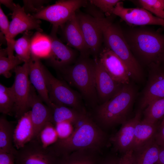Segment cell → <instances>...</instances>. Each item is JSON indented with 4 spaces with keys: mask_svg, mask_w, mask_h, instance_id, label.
<instances>
[{
    "mask_svg": "<svg viewBox=\"0 0 164 164\" xmlns=\"http://www.w3.org/2000/svg\"><path fill=\"white\" fill-rule=\"evenodd\" d=\"M15 80L10 87L15 100L13 111L15 118L19 119L30 108L29 98L31 84L29 75L28 63L18 66L14 70Z\"/></svg>",
    "mask_w": 164,
    "mask_h": 164,
    "instance_id": "obj_8",
    "label": "cell"
},
{
    "mask_svg": "<svg viewBox=\"0 0 164 164\" xmlns=\"http://www.w3.org/2000/svg\"><path fill=\"white\" fill-rule=\"evenodd\" d=\"M98 58L111 77L122 84L130 83L128 69L122 60L113 51L104 47L102 48Z\"/></svg>",
    "mask_w": 164,
    "mask_h": 164,
    "instance_id": "obj_17",
    "label": "cell"
},
{
    "mask_svg": "<svg viewBox=\"0 0 164 164\" xmlns=\"http://www.w3.org/2000/svg\"><path fill=\"white\" fill-rule=\"evenodd\" d=\"M95 17L102 32L105 47L110 49L122 60L128 69L130 78L136 82H142L144 74L142 67L132 53L122 29L103 16Z\"/></svg>",
    "mask_w": 164,
    "mask_h": 164,
    "instance_id": "obj_5",
    "label": "cell"
},
{
    "mask_svg": "<svg viewBox=\"0 0 164 164\" xmlns=\"http://www.w3.org/2000/svg\"><path fill=\"white\" fill-rule=\"evenodd\" d=\"M33 34L31 31H26L15 41L14 49L16 56L24 63L29 62L31 58L30 43Z\"/></svg>",
    "mask_w": 164,
    "mask_h": 164,
    "instance_id": "obj_28",
    "label": "cell"
},
{
    "mask_svg": "<svg viewBox=\"0 0 164 164\" xmlns=\"http://www.w3.org/2000/svg\"><path fill=\"white\" fill-rule=\"evenodd\" d=\"M44 74L49 98L52 103L87 113L79 93L73 89L65 81L55 77L45 67Z\"/></svg>",
    "mask_w": 164,
    "mask_h": 164,
    "instance_id": "obj_6",
    "label": "cell"
},
{
    "mask_svg": "<svg viewBox=\"0 0 164 164\" xmlns=\"http://www.w3.org/2000/svg\"><path fill=\"white\" fill-rule=\"evenodd\" d=\"M132 153V150H131L118 157L117 164H134Z\"/></svg>",
    "mask_w": 164,
    "mask_h": 164,
    "instance_id": "obj_39",
    "label": "cell"
},
{
    "mask_svg": "<svg viewBox=\"0 0 164 164\" xmlns=\"http://www.w3.org/2000/svg\"><path fill=\"white\" fill-rule=\"evenodd\" d=\"M59 158L51 146L44 148L35 138L17 150L15 162V164H58Z\"/></svg>",
    "mask_w": 164,
    "mask_h": 164,
    "instance_id": "obj_9",
    "label": "cell"
},
{
    "mask_svg": "<svg viewBox=\"0 0 164 164\" xmlns=\"http://www.w3.org/2000/svg\"><path fill=\"white\" fill-rule=\"evenodd\" d=\"M159 152V146L154 138L139 148L132 150L133 163L157 164Z\"/></svg>",
    "mask_w": 164,
    "mask_h": 164,
    "instance_id": "obj_22",
    "label": "cell"
},
{
    "mask_svg": "<svg viewBox=\"0 0 164 164\" xmlns=\"http://www.w3.org/2000/svg\"><path fill=\"white\" fill-rule=\"evenodd\" d=\"M164 125V117L163 118V119L161 122V124L160 125V126H161Z\"/></svg>",
    "mask_w": 164,
    "mask_h": 164,
    "instance_id": "obj_44",
    "label": "cell"
},
{
    "mask_svg": "<svg viewBox=\"0 0 164 164\" xmlns=\"http://www.w3.org/2000/svg\"><path fill=\"white\" fill-rule=\"evenodd\" d=\"M59 139H63L69 136L74 129L73 125L68 122H63L55 125Z\"/></svg>",
    "mask_w": 164,
    "mask_h": 164,
    "instance_id": "obj_35",
    "label": "cell"
},
{
    "mask_svg": "<svg viewBox=\"0 0 164 164\" xmlns=\"http://www.w3.org/2000/svg\"><path fill=\"white\" fill-rule=\"evenodd\" d=\"M36 91L31 84L29 104L31 109V119L34 129V139L46 123L48 122L53 123L52 109L43 103L44 102L36 94Z\"/></svg>",
    "mask_w": 164,
    "mask_h": 164,
    "instance_id": "obj_18",
    "label": "cell"
},
{
    "mask_svg": "<svg viewBox=\"0 0 164 164\" xmlns=\"http://www.w3.org/2000/svg\"><path fill=\"white\" fill-rule=\"evenodd\" d=\"M48 0H23L24 5L23 6L26 12H33L35 13L44 7L43 5L47 3Z\"/></svg>",
    "mask_w": 164,
    "mask_h": 164,
    "instance_id": "obj_36",
    "label": "cell"
},
{
    "mask_svg": "<svg viewBox=\"0 0 164 164\" xmlns=\"http://www.w3.org/2000/svg\"><path fill=\"white\" fill-rule=\"evenodd\" d=\"M23 62L16 55L13 57L0 55V74L6 78L11 76V71Z\"/></svg>",
    "mask_w": 164,
    "mask_h": 164,
    "instance_id": "obj_32",
    "label": "cell"
},
{
    "mask_svg": "<svg viewBox=\"0 0 164 164\" xmlns=\"http://www.w3.org/2000/svg\"><path fill=\"white\" fill-rule=\"evenodd\" d=\"M160 65L152 63L148 66V78L139 104L141 111L153 101L164 97V70Z\"/></svg>",
    "mask_w": 164,
    "mask_h": 164,
    "instance_id": "obj_10",
    "label": "cell"
},
{
    "mask_svg": "<svg viewBox=\"0 0 164 164\" xmlns=\"http://www.w3.org/2000/svg\"><path fill=\"white\" fill-rule=\"evenodd\" d=\"M118 157L115 154H111L102 157L98 164H117Z\"/></svg>",
    "mask_w": 164,
    "mask_h": 164,
    "instance_id": "obj_40",
    "label": "cell"
},
{
    "mask_svg": "<svg viewBox=\"0 0 164 164\" xmlns=\"http://www.w3.org/2000/svg\"><path fill=\"white\" fill-rule=\"evenodd\" d=\"M35 138L44 148L54 144L59 139L55 125L51 122H47L42 127Z\"/></svg>",
    "mask_w": 164,
    "mask_h": 164,
    "instance_id": "obj_30",
    "label": "cell"
},
{
    "mask_svg": "<svg viewBox=\"0 0 164 164\" xmlns=\"http://www.w3.org/2000/svg\"><path fill=\"white\" fill-rule=\"evenodd\" d=\"M142 8L164 19V0H138L136 1Z\"/></svg>",
    "mask_w": 164,
    "mask_h": 164,
    "instance_id": "obj_33",
    "label": "cell"
},
{
    "mask_svg": "<svg viewBox=\"0 0 164 164\" xmlns=\"http://www.w3.org/2000/svg\"><path fill=\"white\" fill-rule=\"evenodd\" d=\"M0 164H15V155L10 153L0 152Z\"/></svg>",
    "mask_w": 164,
    "mask_h": 164,
    "instance_id": "obj_38",
    "label": "cell"
},
{
    "mask_svg": "<svg viewBox=\"0 0 164 164\" xmlns=\"http://www.w3.org/2000/svg\"><path fill=\"white\" fill-rule=\"evenodd\" d=\"M87 4L86 0H59L54 4L44 7L32 15L35 19L47 21L53 26L59 28L68 20L78 9Z\"/></svg>",
    "mask_w": 164,
    "mask_h": 164,
    "instance_id": "obj_7",
    "label": "cell"
},
{
    "mask_svg": "<svg viewBox=\"0 0 164 164\" xmlns=\"http://www.w3.org/2000/svg\"><path fill=\"white\" fill-rule=\"evenodd\" d=\"M112 14L119 16L128 25L141 26L154 25L164 27V19L154 16L142 8H125L121 1L114 7Z\"/></svg>",
    "mask_w": 164,
    "mask_h": 164,
    "instance_id": "obj_14",
    "label": "cell"
},
{
    "mask_svg": "<svg viewBox=\"0 0 164 164\" xmlns=\"http://www.w3.org/2000/svg\"><path fill=\"white\" fill-rule=\"evenodd\" d=\"M15 104L14 97L10 87L0 84V112L9 114L13 109Z\"/></svg>",
    "mask_w": 164,
    "mask_h": 164,
    "instance_id": "obj_31",
    "label": "cell"
},
{
    "mask_svg": "<svg viewBox=\"0 0 164 164\" xmlns=\"http://www.w3.org/2000/svg\"><path fill=\"white\" fill-rule=\"evenodd\" d=\"M155 140L160 146H164V125L160 126L155 137Z\"/></svg>",
    "mask_w": 164,
    "mask_h": 164,
    "instance_id": "obj_41",
    "label": "cell"
},
{
    "mask_svg": "<svg viewBox=\"0 0 164 164\" xmlns=\"http://www.w3.org/2000/svg\"><path fill=\"white\" fill-rule=\"evenodd\" d=\"M0 2L12 11L14 9L16 5V4L12 0H0Z\"/></svg>",
    "mask_w": 164,
    "mask_h": 164,
    "instance_id": "obj_42",
    "label": "cell"
},
{
    "mask_svg": "<svg viewBox=\"0 0 164 164\" xmlns=\"http://www.w3.org/2000/svg\"><path fill=\"white\" fill-rule=\"evenodd\" d=\"M94 59L95 83L99 105L107 101L115 96L124 84L116 82L111 77L98 58Z\"/></svg>",
    "mask_w": 164,
    "mask_h": 164,
    "instance_id": "obj_15",
    "label": "cell"
},
{
    "mask_svg": "<svg viewBox=\"0 0 164 164\" xmlns=\"http://www.w3.org/2000/svg\"><path fill=\"white\" fill-rule=\"evenodd\" d=\"M158 130V126L156 123L141 120L135 127L131 150H135L154 139Z\"/></svg>",
    "mask_w": 164,
    "mask_h": 164,
    "instance_id": "obj_25",
    "label": "cell"
},
{
    "mask_svg": "<svg viewBox=\"0 0 164 164\" xmlns=\"http://www.w3.org/2000/svg\"><path fill=\"white\" fill-rule=\"evenodd\" d=\"M51 50V40L50 35L37 31L32 36L30 43L31 58L48 59Z\"/></svg>",
    "mask_w": 164,
    "mask_h": 164,
    "instance_id": "obj_24",
    "label": "cell"
},
{
    "mask_svg": "<svg viewBox=\"0 0 164 164\" xmlns=\"http://www.w3.org/2000/svg\"><path fill=\"white\" fill-rule=\"evenodd\" d=\"M10 23L1 6H0V29L1 32L5 36L6 40L9 35Z\"/></svg>",
    "mask_w": 164,
    "mask_h": 164,
    "instance_id": "obj_37",
    "label": "cell"
},
{
    "mask_svg": "<svg viewBox=\"0 0 164 164\" xmlns=\"http://www.w3.org/2000/svg\"><path fill=\"white\" fill-rule=\"evenodd\" d=\"M144 118L142 120L146 122L155 124L164 117V97L151 102L144 109Z\"/></svg>",
    "mask_w": 164,
    "mask_h": 164,
    "instance_id": "obj_29",
    "label": "cell"
},
{
    "mask_svg": "<svg viewBox=\"0 0 164 164\" xmlns=\"http://www.w3.org/2000/svg\"><path fill=\"white\" fill-rule=\"evenodd\" d=\"M59 28L53 26L49 35L51 40V50L47 59L53 67L59 71L73 63L77 60L78 51L65 45L57 36Z\"/></svg>",
    "mask_w": 164,
    "mask_h": 164,
    "instance_id": "obj_13",
    "label": "cell"
},
{
    "mask_svg": "<svg viewBox=\"0 0 164 164\" xmlns=\"http://www.w3.org/2000/svg\"><path fill=\"white\" fill-rule=\"evenodd\" d=\"M15 127L4 116L0 118V152L16 154L17 150L13 144Z\"/></svg>",
    "mask_w": 164,
    "mask_h": 164,
    "instance_id": "obj_26",
    "label": "cell"
},
{
    "mask_svg": "<svg viewBox=\"0 0 164 164\" xmlns=\"http://www.w3.org/2000/svg\"><path fill=\"white\" fill-rule=\"evenodd\" d=\"M157 164H164V146H159V152Z\"/></svg>",
    "mask_w": 164,
    "mask_h": 164,
    "instance_id": "obj_43",
    "label": "cell"
},
{
    "mask_svg": "<svg viewBox=\"0 0 164 164\" xmlns=\"http://www.w3.org/2000/svg\"><path fill=\"white\" fill-rule=\"evenodd\" d=\"M89 56L80 55L73 63L59 71L65 81L77 89L87 104L94 109L99 104L95 80V61Z\"/></svg>",
    "mask_w": 164,
    "mask_h": 164,
    "instance_id": "obj_4",
    "label": "cell"
},
{
    "mask_svg": "<svg viewBox=\"0 0 164 164\" xmlns=\"http://www.w3.org/2000/svg\"><path fill=\"white\" fill-rule=\"evenodd\" d=\"M12 12L9 37L6 40L7 48L9 50L14 49L15 41L14 38L18 34L33 29L43 32L40 27L41 22L40 20L35 19L32 15L26 13L23 6L21 7L18 3L16 4Z\"/></svg>",
    "mask_w": 164,
    "mask_h": 164,
    "instance_id": "obj_11",
    "label": "cell"
},
{
    "mask_svg": "<svg viewBox=\"0 0 164 164\" xmlns=\"http://www.w3.org/2000/svg\"><path fill=\"white\" fill-rule=\"evenodd\" d=\"M34 132L31 117V111L25 113L19 119L15 127L13 144L19 150L34 138Z\"/></svg>",
    "mask_w": 164,
    "mask_h": 164,
    "instance_id": "obj_21",
    "label": "cell"
},
{
    "mask_svg": "<svg viewBox=\"0 0 164 164\" xmlns=\"http://www.w3.org/2000/svg\"><path fill=\"white\" fill-rule=\"evenodd\" d=\"M161 63H163V64H164V56H163V58H162Z\"/></svg>",
    "mask_w": 164,
    "mask_h": 164,
    "instance_id": "obj_45",
    "label": "cell"
},
{
    "mask_svg": "<svg viewBox=\"0 0 164 164\" xmlns=\"http://www.w3.org/2000/svg\"><path fill=\"white\" fill-rule=\"evenodd\" d=\"M76 14L91 55L94 58H98L102 49L103 36L102 31L96 18L82 12L77 13L76 12Z\"/></svg>",
    "mask_w": 164,
    "mask_h": 164,
    "instance_id": "obj_12",
    "label": "cell"
},
{
    "mask_svg": "<svg viewBox=\"0 0 164 164\" xmlns=\"http://www.w3.org/2000/svg\"><path fill=\"white\" fill-rule=\"evenodd\" d=\"M101 154L91 150L76 151L60 156L58 164H98Z\"/></svg>",
    "mask_w": 164,
    "mask_h": 164,
    "instance_id": "obj_23",
    "label": "cell"
},
{
    "mask_svg": "<svg viewBox=\"0 0 164 164\" xmlns=\"http://www.w3.org/2000/svg\"><path fill=\"white\" fill-rule=\"evenodd\" d=\"M137 94L136 87L131 82L107 101L93 109L91 117L103 130L122 124L128 119Z\"/></svg>",
    "mask_w": 164,
    "mask_h": 164,
    "instance_id": "obj_3",
    "label": "cell"
},
{
    "mask_svg": "<svg viewBox=\"0 0 164 164\" xmlns=\"http://www.w3.org/2000/svg\"><path fill=\"white\" fill-rule=\"evenodd\" d=\"M62 35L67 45L79 52L80 55L90 56L76 13L62 27Z\"/></svg>",
    "mask_w": 164,
    "mask_h": 164,
    "instance_id": "obj_19",
    "label": "cell"
},
{
    "mask_svg": "<svg viewBox=\"0 0 164 164\" xmlns=\"http://www.w3.org/2000/svg\"><path fill=\"white\" fill-rule=\"evenodd\" d=\"M30 82L46 104L52 108L54 104L50 101L44 74L45 67L40 60L31 58L28 62Z\"/></svg>",
    "mask_w": 164,
    "mask_h": 164,
    "instance_id": "obj_20",
    "label": "cell"
},
{
    "mask_svg": "<svg viewBox=\"0 0 164 164\" xmlns=\"http://www.w3.org/2000/svg\"><path fill=\"white\" fill-rule=\"evenodd\" d=\"M119 0H91L92 5L98 8L107 17L112 14L113 10Z\"/></svg>",
    "mask_w": 164,
    "mask_h": 164,
    "instance_id": "obj_34",
    "label": "cell"
},
{
    "mask_svg": "<svg viewBox=\"0 0 164 164\" xmlns=\"http://www.w3.org/2000/svg\"><path fill=\"white\" fill-rule=\"evenodd\" d=\"M52 109L53 110V123L54 125L61 122H68L71 123L74 128L87 114L66 106L54 104Z\"/></svg>",
    "mask_w": 164,
    "mask_h": 164,
    "instance_id": "obj_27",
    "label": "cell"
},
{
    "mask_svg": "<svg viewBox=\"0 0 164 164\" xmlns=\"http://www.w3.org/2000/svg\"><path fill=\"white\" fill-rule=\"evenodd\" d=\"M141 110L138 109L135 116L123 123L120 129L109 138L113 151L121 155L131 149L134 141L135 127L141 120Z\"/></svg>",
    "mask_w": 164,
    "mask_h": 164,
    "instance_id": "obj_16",
    "label": "cell"
},
{
    "mask_svg": "<svg viewBox=\"0 0 164 164\" xmlns=\"http://www.w3.org/2000/svg\"><path fill=\"white\" fill-rule=\"evenodd\" d=\"M134 56L141 64L160 65L164 55V33L141 26L122 29Z\"/></svg>",
    "mask_w": 164,
    "mask_h": 164,
    "instance_id": "obj_2",
    "label": "cell"
},
{
    "mask_svg": "<svg viewBox=\"0 0 164 164\" xmlns=\"http://www.w3.org/2000/svg\"><path fill=\"white\" fill-rule=\"evenodd\" d=\"M109 138L87 114L69 136L58 139L51 146L59 156L81 150H91L102 153Z\"/></svg>",
    "mask_w": 164,
    "mask_h": 164,
    "instance_id": "obj_1",
    "label": "cell"
}]
</instances>
